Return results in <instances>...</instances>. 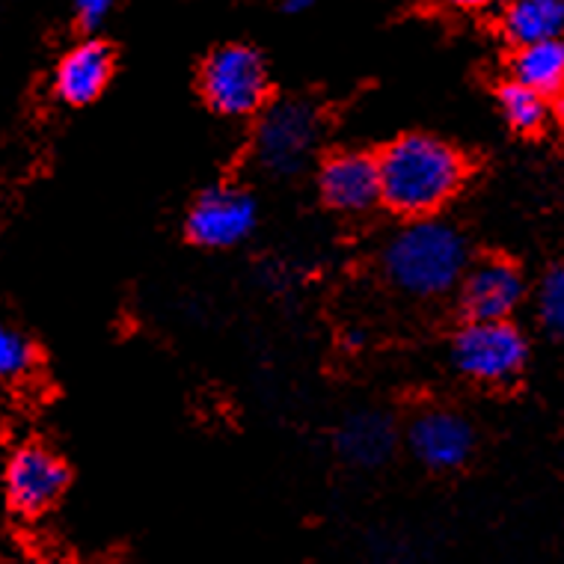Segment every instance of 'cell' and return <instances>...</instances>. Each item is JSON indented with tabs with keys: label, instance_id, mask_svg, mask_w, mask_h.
I'll list each match as a JSON object with an SVG mask.
<instances>
[{
	"label": "cell",
	"instance_id": "e0dca14e",
	"mask_svg": "<svg viewBox=\"0 0 564 564\" xmlns=\"http://www.w3.org/2000/svg\"><path fill=\"white\" fill-rule=\"evenodd\" d=\"M33 345L19 330L0 324V378H21L33 366Z\"/></svg>",
	"mask_w": 564,
	"mask_h": 564
},
{
	"label": "cell",
	"instance_id": "8992f818",
	"mask_svg": "<svg viewBox=\"0 0 564 564\" xmlns=\"http://www.w3.org/2000/svg\"><path fill=\"white\" fill-rule=\"evenodd\" d=\"M68 485V469L54 452L42 446H21L3 469V490L15 514H45Z\"/></svg>",
	"mask_w": 564,
	"mask_h": 564
},
{
	"label": "cell",
	"instance_id": "9c48e42d",
	"mask_svg": "<svg viewBox=\"0 0 564 564\" xmlns=\"http://www.w3.org/2000/svg\"><path fill=\"white\" fill-rule=\"evenodd\" d=\"M324 203L336 212H366L380 199L378 158L366 152H339L322 164L318 173Z\"/></svg>",
	"mask_w": 564,
	"mask_h": 564
},
{
	"label": "cell",
	"instance_id": "44dd1931",
	"mask_svg": "<svg viewBox=\"0 0 564 564\" xmlns=\"http://www.w3.org/2000/svg\"><path fill=\"white\" fill-rule=\"evenodd\" d=\"M555 117L562 119V126H564V89L555 96Z\"/></svg>",
	"mask_w": 564,
	"mask_h": 564
},
{
	"label": "cell",
	"instance_id": "4fadbf2b",
	"mask_svg": "<svg viewBox=\"0 0 564 564\" xmlns=\"http://www.w3.org/2000/svg\"><path fill=\"white\" fill-rule=\"evenodd\" d=\"M517 84L535 89L541 96H558L564 89V36L558 40L520 45L511 59Z\"/></svg>",
	"mask_w": 564,
	"mask_h": 564
},
{
	"label": "cell",
	"instance_id": "6da1fadb",
	"mask_svg": "<svg viewBox=\"0 0 564 564\" xmlns=\"http://www.w3.org/2000/svg\"><path fill=\"white\" fill-rule=\"evenodd\" d=\"M378 170L380 203L395 215L416 220L443 208L467 178L464 155L443 140L425 134L401 137L383 149Z\"/></svg>",
	"mask_w": 564,
	"mask_h": 564
},
{
	"label": "cell",
	"instance_id": "277c9868",
	"mask_svg": "<svg viewBox=\"0 0 564 564\" xmlns=\"http://www.w3.org/2000/svg\"><path fill=\"white\" fill-rule=\"evenodd\" d=\"M455 366L481 383H508L525 366L523 333L508 322H469L455 336Z\"/></svg>",
	"mask_w": 564,
	"mask_h": 564
},
{
	"label": "cell",
	"instance_id": "2e32d148",
	"mask_svg": "<svg viewBox=\"0 0 564 564\" xmlns=\"http://www.w3.org/2000/svg\"><path fill=\"white\" fill-rule=\"evenodd\" d=\"M538 312H541V322H544L546 330L564 339V264L546 273V280L541 282Z\"/></svg>",
	"mask_w": 564,
	"mask_h": 564
},
{
	"label": "cell",
	"instance_id": "ffe728a7",
	"mask_svg": "<svg viewBox=\"0 0 564 564\" xmlns=\"http://www.w3.org/2000/svg\"><path fill=\"white\" fill-rule=\"evenodd\" d=\"M312 7H315V0H285V12H292V15L312 10Z\"/></svg>",
	"mask_w": 564,
	"mask_h": 564
},
{
	"label": "cell",
	"instance_id": "ba28073f",
	"mask_svg": "<svg viewBox=\"0 0 564 564\" xmlns=\"http://www.w3.org/2000/svg\"><path fill=\"white\" fill-rule=\"evenodd\" d=\"M523 301V276L506 259H487L464 276L460 306L469 322H508Z\"/></svg>",
	"mask_w": 564,
	"mask_h": 564
},
{
	"label": "cell",
	"instance_id": "7c38bea8",
	"mask_svg": "<svg viewBox=\"0 0 564 564\" xmlns=\"http://www.w3.org/2000/svg\"><path fill=\"white\" fill-rule=\"evenodd\" d=\"M506 36L520 45L564 36V0H511L502 15Z\"/></svg>",
	"mask_w": 564,
	"mask_h": 564
},
{
	"label": "cell",
	"instance_id": "ac0fdd59",
	"mask_svg": "<svg viewBox=\"0 0 564 564\" xmlns=\"http://www.w3.org/2000/svg\"><path fill=\"white\" fill-rule=\"evenodd\" d=\"M113 0H75V12H78V21L87 30H96L101 21L108 19Z\"/></svg>",
	"mask_w": 564,
	"mask_h": 564
},
{
	"label": "cell",
	"instance_id": "5bb4252c",
	"mask_svg": "<svg viewBox=\"0 0 564 564\" xmlns=\"http://www.w3.org/2000/svg\"><path fill=\"white\" fill-rule=\"evenodd\" d=\"M339 446L345 457H350L360 467H378L392 455L395 431L392 422L380 413H357L345 422L339 434Z\"/></svg>",
	"mask_w": 564,
	"mask_h": 564
},
{
	"label": "cell",
	"instance_id": "9a60e30c",
	"mask_svg": "<svg viewBox=\"0 0 564 564\" xmlns=\"http://www.w3.org/2000/svg\"><path fill=\"white\" fill-rule=\"evenodd\" d=\"M499 105H502V113H506L508 126L523 131V134H532L546 122V98L535 89L523 87L517 80H508L499 89Z\"/></svg>",
	"mask_w": 564,
	"mask_h": 564
},
{
	"label": "cell",
	"instance_id": "52a82bcc",
	"mask_svg": "<svg viewBox=\"0 0 564 564\" xmlns=\"http://www.w3.org/2000/svg\"><path fill=\"white\" fill-rule=\"evenodd\" d=\"M256 224V203L243 191L215 187L194 203L187 215V238L208 250L241 243Z\"/></svg>",
	"mask_w": 564,
	"mask_h": 564
},
{
	"label": "cell",
	"instance_id": "30bf717a",
	"mask_svg": "<svg viewBox=\"0 0 564 564\" xmlns=\"http://www.w3.org/2000/svg\"><path fill=\"white\" fill-rule=\"evenodd\" d=\"M410 446L422 464L434 469H455L473 452V429L464 416L448 410H425L410 425Z\"/></svg>",
	"mask_w": 564,
	"mask_h": 564
},
{
	"label": "cell",
	"instance_id": "d6986e66",
	"mask_svg": "<svg viewBox=\"0 0 564 564\" xmlns=\"http://www.w3.org/2000/svg\"><path fill=\"white\" fill-rule=\"evenodd\" d=\"M446 3L457 7V10H487V7H494L497 0H446Z\"/></svg>",
	"mask_w": 564,
	"mask_h": 564
},
{
	"label": "cell",
	"instance_id": "8fae6325",
	"mask_svg": "<svg viewBox=\"0 0 564 564\" xmlns=\"http://www.w3.org/2000/svg\"><path fill=\"white\" fill-rule=\"evenodd\" d=\"M113 75V54L105 42L87 40L68 51L66 57L59 59L57 75H54V89L57 96L72 105V108H84L93 105L105 87L110 84Z\"/></svg>",
	"mask_w": 564,
	"mask_h": 564
},
{
	"label": "cell",
	"instance_id": "5b68a950",
	"mask_svg": "<svg viewBox=\"0 0 564 564\" xmlns=\"http://www.w3.org/2000/svg\"><path fill=\"white\" fill-rule=\"evenodd\" d=\"M318 143V113L306 101L273 105L256 131V161L273 175L297 173Z\"/></svg>",
	"mask_w": 564,
	"mask_h": 564
},
{
	"label": "cell",
	"instance_id": "7a4b0ae2",
	"mask_svg": "<svg viewBox=\"0 0 564 564\" xmlns=\"http://www.w3.org/2000/svg\"><path fill=\"white\" fill-rule=\"evenodd\" d=\"M383 271L401 292L437 297L464 280L467 247L452 226L422 217L387 243Z\"/></svg>",
	"mask_w": 564,
	"mask_h": 564
},
{
	"label": "cell",
	"instance_id": "3957f363",
	"mask_svg": "<svg viewBox=\"0 0 564 564\" xmlns=\"http://www.w3.org/2000/svg\"><path fill=\"white\" fill-rule=\"evenodd\" d=\"M199 87L208 108L224 117H253L264 108L271 80L264 59L247 45H224L205 59Z\"/></svg>",
	"mask_w": 564,
	"mask_h": 564
}]
</instances>
